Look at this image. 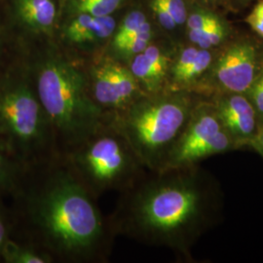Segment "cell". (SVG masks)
<instances>
[{
    "instance_id": "cell-1",
    "label": "cell",
    "mask_w": 263,
    "mask_h": 263,
    "mask_svg": "<svg viewBox=\"0 0 263 263\" xmlns=\"http://www.w3.org/2000/svg\"><path fill=\"white\" fill-rule=\"evenodd\" d=\"M12 238L53 263H105L116 236L98 201L57 156L26 170L11 196Z\"/></svg>"
},
{
    "instance_id": "cell-2",
    "label": "cell",
    "mask_w": 263,
    "mask_h": 263,
    "mask_svg": "<svg viewBox=\"0 0 263 263\" xmlns=\"http://www.w3.org/2000/svg\"><path fill=\"white\" fill-rule=\"evenodd\" d=\"M148 173L119 193L113 232L186 254L207 223V185L194 166Z\"/></svg>"
},
{
    "instance_id": "cell-3",
    "label": "cell",
    "mask_w": 263,
    "mask_h": 263,
    "mask_svg": "<svg viewBox=\"0 0 263 263\" xmlns=\"http://www.w3.org/2000/svg\"><path fill=\"white\" fill-rule=\"evenodd\" d=\"M61 155L104 121L105 114L92 101L80 61L48 51L29 69Z\"/></svg>"
},
{
    "instance_id": "cell-4",
    "label": "cell",
    "mask_w": 263,
    "mask_h": 263,
    "mask_svg": "<svg viewBox=\"0 0 263 263\" xmlns=\"http://www.w3.org/2000/svg\"><path fill=\"white\" fill-rule=\"evenodd\" d=\"M197 104L184 91L144 95L120 112L106 115L147 171H159Z\"/></svg>"
},
{
    "instance_id": "cell-5",
    "label": "cell",
    "mask_w": 263,
    "mask_h": 263,
    "mask_svg": "<svg viewBox=\"0 0 263 263\" xmlns=\"http://www.w3.org/2000/svg\"><path fill=\"white\" fill-rule=\"evenodd\" d=\"M59 156L97 200L108 192L121 193L147 173L129 141L106 115L94 131Z\"/></svg>"
},
{
    "instance_id": "cell-6",
    "label": "cell",
    "mask_w": 263,
    "mask_h": 263,
    "mask_svg": "<svg viewBox=\"0 0 263 263\" xmlns=\"http://www.w3.org/2000/svg\"><path fill=\"white\" fill-rule=\"evenodd\" d=\"M0 141L27 169L59 156L51 124L28 70L0 76Z\"/></svg>"
},
{
    "instance_id": "cell-7",
    "label": "cell",
    "mask_w": 263,
    "mask_h": 263,
    "mask_svg": "<svg viewBox=\"0 0 263 263\" xmlns=\"http://www.w3.org/2000/svg\"><path fill=\"white\" fill-rule=\"evenodd\" d=\"M85 72L89 95L105 115L120 112L146 95L127 64L108 55L93 59Z\"/></svg>"
},
{
    "instance_id": "cell-8",
    "label": "cell",
    "mask_w": 263,
    "mask_h": 263,
    "mask_svg": "<svg viewBox=\"0 0 263 263\" xmlns=\"http://www.w3.org/2000/svg\"><path fill=\"white\" fill-rule=\"evenodd\" d=\"M222 129L215 107L197 104L159 171L189 167L192 153Z\"/></svg>"
},
{
    "instance_id": "cell-9",
    "label": "cell",
    "mask_w": 263,
    "mask_h": 263,
    "mask_svg": "<svg viewBox=\"0 0 263 263\" xmlns=\"http://www.w3.org/2000/svg\"><path fill=\"white\" fill-rule=\"evenodd\" d=\"M255 48L248 42L231 45L220 56L215 67L217 82L229 93L248 92L257 76Z\"/></svg>"
},
{
    "instance_id": "cell-10",
    "label": "cell",
    "mask_w": 263,
    "mask_h": 263,
    "mask_svg": "<svg viewBox=\"0 0 263 263\" xmlns=\"http://www.w3.org/2000/svg\"><path fill=\"white\" fill-rule=\"evenodd\" d=\"M172 61L157 45L149 44L141 53L133 57L127 63L136 77L142 92L154 95L168 91L166 84L169 78Z\"/></svg>"
},
{
    "instance_id": "cell-11",
    "label": "cell",
    "mask_w": 263,
    "mask_h": 263,
    "mask_svg": "<svg viewBox=\"0 0 263 263\" xmlns=\"http://www.w3.org/2000/svg\"><path fill=\"white\" fill-rule=\"evenodd\" d=\"M223 129L236 142L247 143L256 132V110L251 100L240 93L221 98L215 107Z\"/></svg>"
},
{
    "instance_id": "cell-12",
    "label": "cell",
    "mask_w": 263,
    "mask_h": 263,
    "mask_svg": "<svg viewBox=\"0 0 263 263\" xmlns=\"http://www.w3.org/2000/svg\"><path fill=\"white\" fill-rule=\"evenodd\" d=\"M16 10L20 19L38 31L51 29L56 18L53 0H17Z\"/></svg>"
},
{
    "instance_id": "cell-13",
    "label": "cell",
    "mask_w": 263,
    "mask_h": 263,
    "mask_svg": "<svg viewBox=\"0 0 263 263\" xmlns=\"http://www.w3.org/2000/svg\"><path fill=\"white\" fill-rule=\"evenodd\" d=\"M27 168L0 141V199L11 197Z\"/></svg>"
},
{
    "instance_id": "cell-14",
    "label": "cell",
    "mask_w": 263,
    "mask_h": 263,
    "mask_svg": "<svg viewBox=\"0 0 263 263\" xmlns=\"http://www.w3.org/2000/svg\"><path fill=\"white\" fill-rule=\"evenodd\" d=\"M1 262L53 263L52 259L37 248L10 237L1 253Z\"/></svg>"
},
{
    "instance_id": "cell-15",
    "label": "cell",
    "mask_w": 263,
    "mask_h": 263,
    "mask_svg": "<svg viewBox=\"0 0 263 263\" xmlns=\"http://www.w3.org/2000/svg\"><path fill=\"white\" fill-rule=\"evenodd\" d=\"M212 64V54L206 49H198L197 53L188 66L177 76L172 78L170 91H183L202 76Z\"/></svg>"
},
{
    "instance_id": "cell-16",
    "label": "cell",
    "mask_w": 263,
    "mask_h": 263,
    "mask_svg": "<svg viewBox=\"0 0 263 263\" xmlns=\"http://www.w3.org/2000/svg\"><path fill=\"white\" fill-rule=\"evenodd\" d=\"M224 35L226 29L218 20L205 28L188 30L190 41L198 48L206 50L218 45L223 40Z\"/></svg>"
},
{
    "instance_id": "cell-17",
    "label": "cell",
    "mask_w": 263,
    "mask_h": 263,
    "mask_svg": "<svg viewBox=\"0 0 263 263\" xmlns=\"http://www.w3.org/2000/svg\"><path fill=\"white\" fill-rule=\"evenodd\" d=\"M147 22L146 17L140 11H134L126 16L122 25L115 31L112 41L110 43L111 52L121 46L129 38L135 36Z\"/></svg>"
},
{
    "instance_id": "cell-18",
    "label": "cell",
    "mask_w": 263,
    "mask_h": 263,
    "mask_svg": "<svg viewBox=\"0 0 263 263\" xmlns=\"http://www.w3.org/2000/svg\"><path fill=\"white\" fill-rule=\"evenodd\" d=\"M123 0H76V11L95 17L109 16Z\"/></svg>"
},
{
    "instance_id": "cell-19",
    "label": "cell",
    "mask_w": 263,
    "mask_h": 263,
    "mask_svg": "<svg viewBox=\"0 0 263 263\" xmlns=\"http://www.w3.org/2000/svg\"><path fill=\"white\" fill-rule=\"evenodd\" d=\"M12 236V218L10 210L3 203V199H0V262L1 253L5 242Z\"/></svg>"
},
{
    "instance_id": "cell-20",
    "label": "cell",
    "mask_w": 263,
    "mask_h": 263,
    "mask_svg": "<svg viewBox=\"0 0 263 263\" xmlns=\"http://www.w3.org/2000/svg\"><path fill=\"white\" fill-rule=\"evenodd\" d=\"M169 12L171 17L177 25H182L187 20L186 7L182 0H159Z\"/></svg>"
},
{
    "instance_id": "cell-21",
    "label": "cell",
    "mask_w": 263,
    "mask_h": 263,
    "mask_svg": "<svg viewBox=\"0 0 263 263\" xmlns=\"http://www.w3.org/2000/svg\"><path fill=\"white\" fill-rule=\"evenodd\" d=\"M249 92L251 102L254 104L256 112L263 115V68L259 73H257Z\"/></svg>"
},
{
    "instance_id": "cell-22",
    "label": "cell",
    "mask_w": 263,
    "mask_h": 263,
    "mask_svg": "<svg viewBox=\"0 0 263 263\" xmlns=\"http://www.w3.org/2000/svg\"><path fill=\"white\" fill-rule=\"evenodd\" d=\"M217 20L218 19L216 18L215 16H213L209 13H205V12L194 13V14L190 15L186 20L188 30L205 28V27H208V26L214 24Z\"/></svg>"
},
{
    "instance_id": "cell-23",
    "label": "cell",
    "mask_w": 263,
    "mask_h": 263,
    "mask_svg": "<svg viewBox=\"0 0 263 263\" xmlns=\"http://www.w3.org/2000/svg\"><path fill=\"white\" fill-rule=\"evenodd\" d=\"M151 6H152V9L155 12L157 19L163 28L171 30L177 27V24L171 17L169 12L166 10L164 5L160 2L159 0H153Z\"/></svg>"
},
{
    "instance_id": "cell-24",
    "label": "cell",
    "mask_w": 263,
    "mask_h": 263,
    "mask_svg": "<svg viewBox=\"0 0 263 263\" xmlns=\"http://www.w3.org/2000/svg\"><path fill=\"white\" fill-rule=\"evenodd\" d=\"M248 24L263 37V1L259 2L247 18Z\"/></svg>"
},
{
    "instance_id": "cell-25",
    "label": "cell",
    "mask_w": 263,
    "mask_h": 263,
    "mask_svg": "<svg viewBox=\"0 0 263 263\" xmlns=\"http://www.w3.org/2000/svg\"><path fill=\"white\" fill-rule=\"evenodd\" d=\"M246 144H250L252 147H254L255 151L259 152L263 156V126L261 128L256 130L255 134L252 137V139Z\"/></svg>"
}]
</instances>
